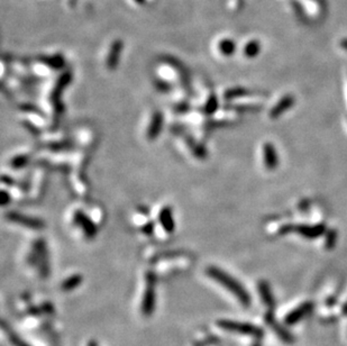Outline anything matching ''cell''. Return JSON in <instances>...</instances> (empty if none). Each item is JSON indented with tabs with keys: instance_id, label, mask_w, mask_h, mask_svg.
<instances>
[{
	"instance_id": "17",
	"label": "cell",
	"mask_w": 347,
	"mask_h": 346,
	"mask_svg": "<svg viewBox=\"0 0 347 346\" xmlns=\"http://www.w3.org/2000/svg\"><path fill=\"white\" fill-rule=\"evenodd\" d=\"M261 50L262 45L260 41L250 40L245 43L244 47H243V54H244L247 59H254L260 54Z\"/></svg>"
},
{
	"instance_id": "28",
	"label": "cell",
	"mask_w": 347,
	"mask_h": 346,
	"mask_svg": "<svg viewBox=\"0 0 347 346\" xmlns=\"http://www.w3.org/2000/svg\"><path fill=\"white\" fill-rule=\"evenodd\" d=\"M136 6H144L146 3V0H132Z\"/></svg>"
},
{
	"instance_id": "2",
	"label": "cell",
	"mask_w": 347,
	"mask_h": 346,
	"mask_svg": "<svg viewBox=\"0 0 347 346\" xmlns=\"http://www.w3.org/2000/svg\"><path fill=\"white\" fill-rule=\"evenodd\" d=\"M281 234L285 233H297L306 239L314 240L326 233V226L324 224L318 225H285L280 229Z\"/></svg>"
},
{
	"instance_id": "12",
	"label": "cell",
	"mask_w": 347,
	"mask_h": 346,
	"mask_svg": "<svg viewBox=\"0 0 347 346\" xmlns=\"http://www.w3.org/2000/svg\"><path fill=\"white\" fill-rule=\"evenodd\" d=\"M294 101H296V99H294L292 94H287V96L282 97L280 99V101L272 108V110L270 112V117L271 118L280 117L281 115H283L285 111L289 110L290 108L294 105Z\"/></svg>"
},
{
	"instance_id": "18",
	"label": "cell",
	"mask_w": 347,
	"mask_h": 346,
	"mask_svg": "<svg viewBox=\"0 0 347 346\" xmlns=\"http://www.w3.org/2000/svg\"><path fill=\"white\" fill-rule=\"evenodd\" d=\"M247 94H250L249 90H246L244 88H241V86H237V88H232L227 90L226 92L224 94V98L226 99V100H233V99L236 98H241V97H245Z\"/></svg>"
},
{
	"instance_id": "24",
	"label": "cell",
	"mask_w": 347,
	"mask_h": 346,
	"mask_svg": "<svg viewBox=\"0 0 347 346\" xmlns=\"http://www.w3.org/2000/svg\"><path fill=\"white\" fill-rule=\"evenodd\" d=\"M244 6V0H228V8L233 11H240Z\"/></svg>"
},
{
	"instance_id": "11",
	"label": "cell",
	"mask_w": 347,
	"mask_h": 346,
	"mask_svg": "<svg viewBox=\"0 0 347 346\" xmlns=\"http://www.w3.org/2000/svg\"><path fill=\"white\" fill-rule=\"evenodd\" d=\"M159 220L164 231L169 233V234H171V233L174 232L175 222H174V218H173L172 208H170V207L168 206L163 207L159 214Z\"/></svg>"
},
{
	"instance_id": "13",
	"label": "cell",
	"mask_w": 347,
	"mask_h": 346,
	"mask_svg": "<svg viewBox=\"0 0 347 346\" xmlns=\"http://www.w3.org/2000/svg\"><path fill=\"white\" fill-rule=\"evenodd\" d=\"M38 61L44 67L52 69V70H61L66 66V60L61 54L53 55H41L38 56Z\"/></svg>"
},
{
	"instance_id": "16",
	"label": "cell",
	"mask_w": 347,
	"mask_h": 346,
	"mask_svg": "<svg viewBox=\"0 0 347 346\" xmlns=\"http://www.w3.org/2000/svg\"><path fill=\"white\" fill-rule=\"evenodd\" d=\"M259 292L262 297L264 304H265L267 307L273 308V307L275 306L274 296H273V293H272L270 284H268L266 281H260L259 282Z\"/></svg>"
},
{
	"instance_id": "21",
	"label": "cell",
	"mask_w": 347,
	"mask_h": 346,
	"mask_svg": "<svg viewBox=\"0 0 347 346\" xmlns=\"http://www.w3.org/2000/svg\"><path fill=\"white\" fill-rule=\"evenodd\" d=\"M28 161H29L28 155H17V157L11 159L10 167L12 169H21L25 166H27Z\"/></svg>"
},
{
	"instance_id": "6",
	"label": "cell",
	"mask_w": 347,
	"mask_h": 346,
	"mask_svg": "<svg viewBox=\"0 0 347 346\" xmlns=\"http://www.w3.org/2000/svg\"><path fill=\"white\" fill-rule=\"evenodd\" d=\"M73 218H75V223L82 229V232L85 233V235L88 237V239H93V237L97 235V226L84 211L77 210Z\"/></svg>"
},
{
	"instance_id": "1",
	"label": "cell",
	"mask_w": 347,
	"mask_h": 346,
	"mask_svg": "<svg viewBox=\"0 0 347 346\" xmlns=\"http://www.w3.org/2000/svg\"><path fill=\"white\" fill-rule=\"evenodd\" d=\"M207 274L219 284H222L224 288H226L229 292L233 293L242 305L249 306L251 304V297L249 292L246 291V289L235 278L229 275L227 272L223 271L219 267L209 266L207 269Z\"/></svg>"
},
{
	"instance_id": "22",
	"label": "cell",
	"mask_w": 347,
	"mask_h": 346,
	"mask_svg": "<svg viewBox=\"0 0 347 346\" xmlns=\"http://www.w3.org/2000/svg\"><path fill=\"white\" fill-rule=\"evenodd\" d=\"M81 281H82V276L79 275V274H75V275L70 276V278L64 281L62 288L67 289V290H70V289L76 288L78 284H80Z\"/></svg>"
},
{
	"instance_id": "10",
	"label": "cell",
	"mask_w": 347,
	"mask_h": 346,
	"mask_svg": "<svg viewBox=\"0 0 347 346\" xmlns=\"http://www.w3.org/2000/svg\"><path fill=\"white\" fill-rule=\"evenodd\" d=\"M163 123H164V117L162 112L155 111L153 116H152L151 123L149 125V128H147V133H146L147 138H149L150 141H154L159 137L160 133L162 131Z\"/></svg>"
},
{
	"instance_id": "15",
	"label": "cell",
	"mask_w": 347,
	"mask_h": 346,
	"mask_svg": "<svg viewBox=\"0 0 347 346\" xmlns=\"http://www.w3.org/2000/svg\"><path fill=\"white\" fill-rule=\"evenodd\" d=\"M217 49H218L219 53L225 56V58H229V56H232L236 52L237 45L235 41L232 40V38L224 37L217 43Z\"/></svg>"
},
{
	"instance_id": "29",
	"label": "cell",
	"mask_w": 347,
	"mask_h": 346,
	"mask_svg": "<svg viewBox=\"0 0 347 346\" xmlns=\"http://www.w3.org/2000/svg\"><path fill=\"white\" fill-rule=\"evenodd\" d=\"M68 3L70 6H73V5H76V2H77V0H67Z\"/></svg>"
},
{
	"instance_id": "26",
	"label": "cell",
	"mask_w": 347,
	"mask_h": 346,
	"mask_svg": "<svg viewBox=\"0 0 347 346\" xmlns=\"http://www.w3.org/2000/svg\"><path fill=\"white\" fill-rule=\"evenodd\" d=\"M143 231H144V233H146V234H152V232L154 231V224L149 223L147 225H145V227L143 228Z\"/></svg>"
},
{
	"instance_id": "23",
	"label": "cell",
	"mask_w": 347,
	"mask_h": 346,
	"mask_svg": "<svg viewBox=\"0 0 347 346\" xmlns=\"http://www.w3.org/2000/svg\"><path fill=\"white\" fill-rule=\"evenodd\" d=\"M337 240V233L336 231H329L326 233V239H325V245L327 249H333L334 245L336 243Z\"/></svg>"
},
{
	"instance_id": "27",
	"label": "cell",
	"mask_w": 347,
	"mask_h": 346,
	"mask_svg": "<svg viewBox=\"0 0 347 346\" xmlns=\"http://www.w3.org/2000/svg\"><path fill=\"white\" fill-rule=\"evenodd\" d=\"M1 180H2V182L5 183V184H10L11 185L12 182H14V181H12V179L9 178V176H7L6 174H2Z\"/></svg>"
},
{
	"instance_id": "19",
	"label": "cell",
	"mask_w": 347,
	"mask_h": 346,
	"mask_svg": "<svg viewBox=\"0 0 347 346\" xmlns=\"http://www.w3.org/2000/svg\"><path fill=\"white\" fill-rule=\"evenodd\" d=\"M185 140H186V143H188V145L190 146V149H191L192 153L194 154V157L198 159H205L207 157L206 151L203 150L200 145L197 144V143L193 140H191V138L185 137Z\"/></svg>"
},
{
	"instance_id": "7",
	"label": "cell",
	"mask_w": 347,
	"mask_h": 346,
	"mask_svg": "<svg viewBox=\"0 0 347 346\" xmlns=\"http://www.w3.org/2000/svg\"><path fill=\"white\" fill-rule=\"evenodd\" d=\"M73 79L72 72L71 71H66L63 72L62 75L59 77V79L56 80L55 85L53 86V90H52L51 93V100L53 103H59L61 100V96L64 90L67 89V86L71 84V81Z\"/></svg>"
},
{
	"instance_id": "4",
	"label": "cell",
	"mask_w": 347,
	"mask_h": 346,
	"mask_svg": "<svg viewBox=\"0 0 347 346\" xmlns=\"http://www.w3.org/2000/svg\"><path fill=\"white\" fill-rule=\"evenodd\" d=\"M33 251V257L35 259V262H37L36 264L40 267L41 274L43 276H47L50 273V264L46 243L43 240H37L35 243H34Z\"/></svg>"
},
{
	"instance_id": "25",
	"label": "cell",
	"mask_w": 347,
	"mask_h": 346,
	"mask_svg": "<svg viewBox=\"0 0 347 346\" xmlns=\"http://www.w3.org/2000/svg\"><path fill=\"white\" fill-rule=\"evenodd\" d=\"M0 197H1V206L2 207H6L10 202V196H9V193H7L6 190H2L1 196Z\"/></svg>"
},
{
	"instance_id": "14",
	"label": "cell",
	"mask_w": 347,
	"mask_h": 346,
	"mask_svg": "<svg viewBox=\"0 0 347 346\" xmlns=\"http://www.w3.org/2000/svg\"><path fill=\"white\" fill-rule=\"evenodd\" d=\"M305 5H302L303 9L308 10V16L322 17L325 11V1L324 0H305Z\"/></svg>"
},
{
	"instance_id": "30",
	"label": "cell",
	"mask_w": 347,
	"mask_h": 346,
	"mask_svg": "<svg viewBox=\"0 0 347 346\" xmlns=\"http://www.w3.org/2000/svg\"><path fill=\"white\" fill-rule=\"evenodd\" d=\"M344 313H347V302H346L345 306H344Z\"/></svg>"
},
{
	"instance_id": "5",
	"label": "cell",
	"mask_w": 347,
	"mask_h": 346,
	"mask_svg": "<svg viewBox=\"0 0 347 346\" xmlns=\"http://www.w3.org/2000/svg\"><path fill=\"white\" fill-rule=\"evenodd\" d=\"M123 49H124V43L121 40H115L111 43L109 46V50H108L106 61H105L106 68L108 70L114 71L118 68Z\"/></svg>"
},
{
	"instance_id": "9",
	"label": "cell",
	"mask_w": 347,
	"mask_h": 346,
	"mask_svg": "<svg viewBox=\"0 0 347 346\" xmlns=\"http://www.w3.org/2000/svg\"><path fill=\"white\" fill-rule=\"evenodd\" d=\"M263 160L264 166L267 170H275L279 166V157L276 150L272 143H265L263 146Z\"/></svg>"
},
{
	"instance_id": "8",
	"label": "cell",
	"mask_w": 347,
	"mask_h": 346,
	"mask_svg": "<svg viewBox=\"0 0 347 346\" xmlns=\"http://www.w3.org/2000/svg\"><path fill=\"white\" fill-rule=\"evenodd\" d=\"M312 309H314L312 302H305V304L300 305L298 308L293 309L291 313L287 315V317H285V324L293 325V324L299 323L302 318H305L307 315H309Z\"/></svg>"
},
{
	"instance_id": "20",
	"label": "cell",
	"mask_w": 347,
	"mask_h": 346,
	"mask_svg": "<svg viewBox=\"0 0 347 346\" xmlns=\"http://www.w3.org/2000/svg\"><path fill=\"white\" fill-rule=\"evenodd\" d=\"M217 109H218V99L212 93L210 94V97L208 98L206 106L203 108V111H205V114L207 115H212L215 114Z\"/></svg>"
},
{
	"instance_id": "3",
	"label": "cell",
	"mask_w": 347,
	"mask_h": 346,
	"mask_svg": "<svg viewBox=\"0 0 347 346\" xmlns=\"http://www.w3.org/2000/svg\"><path fill=\"white\" fill-rule=\"evenodd\" d=\"M6 218L11 223L18 224L26 228L34 229V231H41L45 228V223L40 218L30 217V216L17 213V211H9L6 214Z\"/></svg>"
}]
</instances>
